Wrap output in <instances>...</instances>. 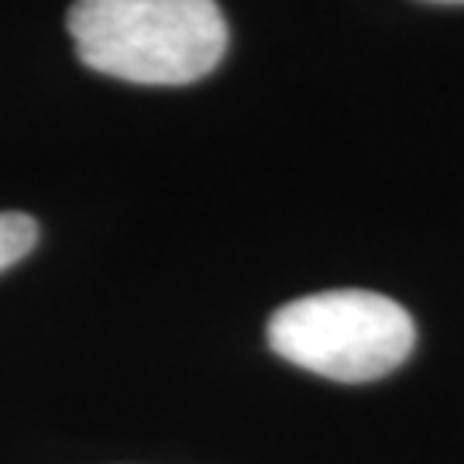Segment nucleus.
I'll return each mask as SVG.
<instances>
[{"label":"nucleus","instance_id":"3","mask_svg":"<svg viewBox=\"0 0 464 464\" xmlns=\"http://www.w3.org/2000/svg\"><path fill=\"white\" fill-rule=\"evenodd\" d=\"M38 241V224L28 214L4 210L0 214V272L17 266Z\"/></svg>","mask_w":464,"mask_h":464},{"label":"nucleus","instance_id":"2","mask_svg":"<svg viewBox=\"0 0 464 464\" xmlns=\"http://www.w3.org/2000/svg\"><path fill=\"white\" fill-rule=\"evenodd\" d=\"M268 344L289 365L324 379L372 382L410 358L416 327L396 299L368 289H331L276 310Z\"/></svg>","mask_w":464,"mask_h":464},{"label":"nucleus","instance_id":"4","mask_svg":"<svg viewBox=\"0 0 464 464\" xmlns=\"http://www.w3.org/2000/svg\"><path fill=\"white\" fill-rule=\"evenodd\" d=\"M440 4H464V0H440Z\"/></svg>","mask_w":464,"mask_h":464},{"label":"nucleus","instance_id":"1","mask_svg":"<svg viewBox=\"0 0 464 464\" xmlns=\"http://www.w3.org/2000/svg\"><path fill=\"white\" fill-rule=\"evenodd\" d=\"M66 28L86 69L145 86L197 83L227 52L217 0H76Z\"/></svg>","mask_w":464,"mask_h":464}]
</instances>
